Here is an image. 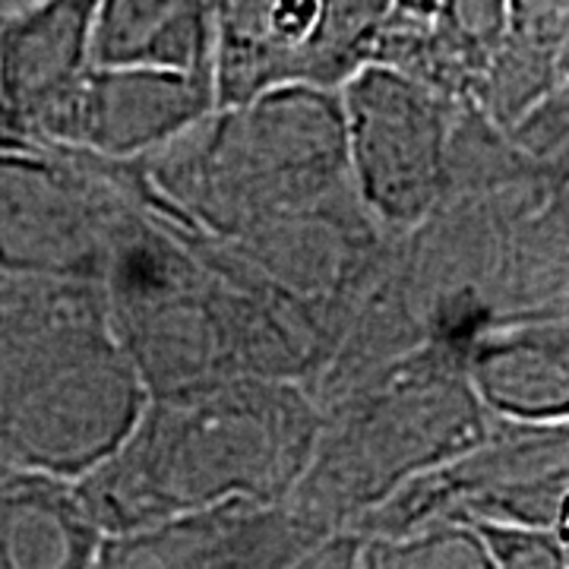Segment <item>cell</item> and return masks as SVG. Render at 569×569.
I'll return each instance as SVG.
<instances>
[{"mask_svg": "<svg viewBox=\"0 0 569 569\" xmlns=\"http://www.w3.org/2000/svg\"><path fill=\"white\" fill-rule=\"evenodd\" d=\"M127 418L123 367L82 279L0 272V456L77 475L99 462Z\"/></svg>", "mask_w": 569, "mask_h": 569, "instance_id": "obj_1", "label": "cell"}, {"mask_svg": "<svg viewBox=\"0 0 569 569\" xmlns=\"http://www.w3.org/2000/svg\"><path fill=\"white\" fill-rule=\"evenodd\" d=\"M36 149H0V272L80 279L99 257L92 209Z\"/></svg>", "mask_w": 569, "mask_h": 569, "instance_id": "obj_2", "label": "cell"}, {"mask_svg": "<svg viewBox=\"0 0 569 569\" xmlns=\"http://www.w3.org/2000/svg\"><path fill=\"white\" fill-rule=\"evenodd\" d=\"M99 0H41L0 20V123L36 142L92 67Z\"/></svg>", "mask_w": 569, "mask_h": 569, "instance_id": "obj_3", "label": "cell"}, {"mask_svg": "<svg viewBox=\"0 0 569 569\" xmlns=\"http://www.w3.org/2000/svg\"><path fill=\"white\" fill-rule=\"evenodd\" d=\"M36 142H29L20 133H13V130H7V127H0V149H32Z\"/></svg>", "mask_w": 569, "mask_h": 569, "instance_id": "obj_4", "label": "cell"}, {"mask_svg": "<svg viewBox=\"0 0 569 569\" xmlns=\"http://www.w3.org/2000/svg\"><path fill=\"white\" fill-rule=\"evenodd\" d=\"M36 3H41V0H0V20L13 17V13H22V10H29Z\"/></svg>", "mask_w": 569, "mask_h": 569, "instance_id": "obj_5", "label": "cell"}, {"mask_svg": "<svg viewBox=\"0 0 569 569\" xmlns=\"http://www.w3.org/2000/svg\"><path fill=\"white\" fill-rule=\"evenodd\" d=\"M0 466H7V462H3V456H0Z\"/></svg>", "mask_w": 569, "mask_h": 569, "instance_id": "obj_6", "label": "cell"}, {"mask_svg": "<svg viewBox=\"0 0 569 569\" xmlns=\"http://www.w3.org/2000/svg\"><path fill=\"white\" fill-rule=\"evenodd\" d=\"M0 127H3V123H0Z\"/></svg>", "mask_w": 569, "mask_h": 569, "instance_id": "obj_7", "label": "cell"}]
</instances>
